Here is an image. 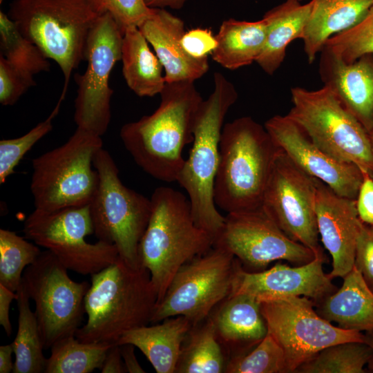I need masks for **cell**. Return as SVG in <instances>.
<instances>
[{
	"label": "cell",
	"instance_id": "6da1fadb",
	"mask_svg": "<svg viewBox=\"0 0 373 373\" xmlns=\"http://www.w3.org/2000/svg\"><path fill=\"white\" fill-rule=\"evenodd\" d=\"M161 101L151 115L125 124L119 135L135 163L153 178L176 182L184 163V148L193 140L203 98L194 82L166 83Z\"/></svg>",
	"mask_w": 373,
	"mask_h": 373
},
{
	"label": "cell",
	"instance_id": "7a4b0ae2",
	"mask_svg": "<svg viewBox=\"0 0 373 373\" xmlns=\"http://www.w3.org/2000/svg\"><path fill=\"white\" fill-rule=\"evenodd\" d=\"M157 303L149 271L119 258L91 275L84 298L87 321L75 336L86 343L117 344L126 332L151 323Z\"/></svg>",
	"mask_w": 373,
	"mask_h": 373
},
{
	"label": "cell",
	"instance_id": "3957f363",
	"mask_svg": "<svg viewBox=\"0 0 373 373\" xmlns=\"http://www.w3.org/2000/svg\"><path fill=\"white\" fill-rule=\"evenodd\" d=\"M279 150L265 126L251 117L224 124L213 188L216 207L227 213L261 207Z\"/></svg>",
	"mask_w": 373,
	"mask_h": 373
},
{
	"label": "cell",
	"instance_id": "277c9868",
	"mask_svg": "<svg viewBox=\"0 0 373 373\" xmlns=\"http://www.w3.org/2000/svg\"><path fill=\"white\" fill-rule=\"evenodd\" d=\"M150 199L151 216L138 256L140 265L149 271L158 303L178 269L210 249L215 240L195 224L189 200L181 192L160 186Z\"/></svg>",
	"mask_w": 373,
	"mask_h": 373
},
{
	"label": "cell",
	"instance_id": "5b68a950",
	"mask_svg": "<svg viewBox=\"0 0 373 373\" xmlns=\"http://www.w3.org/2000/svg\"><path fill=\"white\" fill-rule=\"evenodd\" d=\"M238 97L233 84L221 73H215L213 90L200 106L192 146L176 180L187 193L195 224L215 241L225 218L218 211L213 197L220 142L224 118Z\"/></svg>",
	"mask_w": 373,
	"mask_h": 373
},
{
	"label": "cell",
	"instance_id": "8992f818",
	"mask_svg": "<svg viewBox=\"0 0 373 373\" xmlns=\"http://www.w3.org/2000/svg\"><path fill=\"white\" fill-rule=\"evenodd\" d=\"M7 14L23 35L59 66L64 78L60 97L64 99L99 15L88 0H12Z\"/></svg>",
	"mask_w": 373,
	"mask_h": 373
},
{
	"label": "cell",
	"instance_id": "52a82bcc",
	"mask_svg": "<svg viewBox=\"0 0 373 373\" xmlns=\"http://www.w3.org/2000/svg\"><path fill=\"white\" fill-rule=\"evenodd\" d=\"M102 148L101 136L77 128L63 145L34 158L30 190L35 209L90 204L99 181L93 159Z\"/></svg>",
	"mask_w": 373,
	"mask_h": 373
},
{
	"label": "cell",
	"instance_id": "ba28073f",
	"mask_svg": "<svg viewBox=\"0 0 373 373\" xmlns=\"http://www.w3.org/2000/svg\"><path fill=\"white\" fill-rule=\"evenodd\" d=\"M93 166L99 178L89 204L94 234L114 245L119 258L137 268L142 266L138 247L150 219L151 199L122 184L115 160L103 148L96 153Z\"/></svg>",
	"mask_w": 373,
	"mask_h": 373
},
{
	"label": "cell",
	"instance_id": "9c48e42d",
	"mask_svg": "<svg viewBox=\"0 0 373 373\" xmlns=\"http://www.w3.org/2000/svg\"><path fill=\"white\" fill-rule=\"evenodd\" d=\"M293 104L287 115L321 150L357 166L373 178V155L367 131L325 87L291 89Z\"/></svg>",
	"mask_w": 373,
	"mask_h": 373
},
{
	"label": "cell",
	"instance_id": "30bf717a",
	"mask_svg": "<svg viewBox=\"0 0 373 373\" xmlns=\"http://www.w3.org/2000/svg\"><path fill=\"white\" fill-rule=\"evenodd\" d=\"M238 262L228 249L215 243L184 264L156 304L151 323L183 316L194 325L207 318L231 294Z\"/></svg>",
	"mask_w": 373,
	"mask_h": 373
},
{
	"label": "cell",
	"instance_id": "8fae6325",
	"mask_svg": "<svg viewBox=\"0 0 373 373\" xmlns=\"http://www.w3.org/2000/svg\"><path fill=\"white\" fill-rule=\"evenodd\" d=\"M25 237L51 251L69 270L92 275L119 258L114 245L86 241L94 233L89 204L52 211L35 209L25 220Z\"/></svg>",
	"mask_w": 373,
	"mask_h": 373
},
{
	"label": "cell",
	"instance_id": "7c38bea8",
	"mask_svg": "<svg viewBox=\"0 0 373 373\" xmlns=\"http://www.w3.org/2000/svg\"><path fill=\"white\" fill-rule=\"evenodd\" d=\"M68 270L46 249L23 274L21 283L35 303L44 350L75 336L85 313L84 298L90 283L73 280Z\"/></svg>",
	"mask_w": 373,
	"mask_h": 373
},
{
	"label": "cell",
	"instance_id": "4fadbf2b",
	"mask_svg": "<svg viewBox=\"0 0 373 373\" xmlns=\"http://www.w3.org/2000/svg\"><path fill=\"white\" fill-rule=\"evenodd\" d=\"M123 32L110 13L100 15L87 39L83 74H75L77 85L74 121L77 128L102 136L111 117V99L113 94L109 77L115 64L122 59Z\"/></svg>",
	"mask_w": 373,
	"mask_h": 373
},
{
	"label": "cell",
	"instance_id": "5bb4252c",
	"mask_svg": "<svg viewBox=\"0 0 373 373\" xmlns=\"http://www.w3.org/2000/svg\"><path fill=\"white\" fill-rule=\"evenodd\" d=\"M314 301L294 296L260 302L268 333L284 351L287 372L297 369L320 351L341 343L365 342L360 332L335 326L314 309Z\"/></svg>",
	"mask_w": 373,
	"mask_h": 373
},
{
	"label": "cell",
	"instance_id": "9a60e30c",
	"mask_svg": "<svg viewBox=\"0 0 373 373\" xmlns=\"http://www.w3.org/2000/svg\"><path fill=\"white\" fill-rule=\"evenodd\" d=\"M317 181L280 149L264 193L262 208L289 238L318 255H324L319 245L315 209Z\"/></svg>",
	"mask_w": 373,
	"mask_h": 373
},
{
	"label": "cell",
	"instance_id": "2e32d148",
	"mask_svg": "<svg viewBox=\"0 0 373 373\" xmlns=\"http://www.w3.org/2000/svg\"><path fill=\"white\" fill-rule=\"evenodd\" d=\"M224 217L215 243L225 247L241 263L251 268L263 269L280 260L302 265L317 256H324L289 238L262 207L228 213Z\"/></svg>",
	"mask_w": 373,
	"mask_h": 373
},
{
	"label": "cell",
	"instance_id": "e0dca14e",
	"mask_svg": "<svg viewBox=\"0 0 373 373\" xmlns=\"http://www.w3.org/2000/svg\"><path fill=\"white\" fill-rule=\"evenodd\" d=\"M264 126L275 144L301 170L324 182L336 194L356 200L363 178L357 166L336 160L321 150L287 115H274Z\"/></svg>",
	"mask_w": 373,
	"mask_h": 373
},
{
	"label": "cell",
	"instance_id": "ac0fdd59",
	"mask_svg": "<svg viewBox=\"0 0 373 373\" xmlns=\"http://www.w3.org/2000/svg\"><path fill=\"white\" fill-rule=\"evenodd\" d=\"M325 256L294 267L277 263L261 271L245 270L239 261L230 295L245 294L260 302L304 296L321 302L336 290L332 278L323 269Z\"/></svg>",
	"mask_w": 373,
	"mask_h": 373
},
{
	"label": "cell",
	"instance_id": "d6986e66",
	"mask_svg": "<svg viewBox=\"0 0 373 373\" xmlns=\"http://www.w3.org/2000/svg\"><path fill=\"white\" fill-rule=\"evenodd\" d=\"M315 209L319 237L332 260V269L328 275L332 278H343L355 261L361 222L356 200L336 194L318 180Z\"/></svg>",
	"mask_w": 373,
	"mask_h": 373
},
{
	"label": "cell",
	"instance_id": "ffe728a7",
	"mask_svg": "<svg viewBox=\"0 0 373 373\" xmlns=\"http://www.w3.org/2000/svg\"><path fill=\"white\" fill-rule=\"evenodd\" d=\"M320 52L318 71L323 86L368 132L373 126V54L346 63L325 46Z\"/></svg>",
	"mask_w": 373,
	"mask_h": 373
},
{
	"label": "cell",
	"instance_id": "44dd1931",
	"mask_svg": "<svg viewBox=\"0 0 373 373\" xmlns=\"http://www.w3.org/2000/svg\"><path fill=\"white\" fill-rule=\"evenodd\" d=\"M138 28L160 59L166 83L195 82L209 70L208 58L197 59L184 51L181 44L184 23L165 8H153Z\"/></svg>",
	"mask_w": 373,
	"mask_h": 373
},
{
	"label": "cell",
	"instance_id": "7402d4cb",
	"mask_svg": "<svg viewBox=\"0 0 373 373\" xmlns=\"http://www.w3.org/2000/svg\"><path fill=\"white\" fill-rule=\"evenodd\" d=\"M215 309L210 317L222 347L228 352L240 354L256 346L268 333L260 302L250 295H230Z\"/></svg>",
	"mask_w": 373,
	"mask_h": 373
},
{
	"label": "cell",
	"instance_id": "603a6c76",
	"mask_svg": "<svg viewBox=\"0 0 373 373\" xmlns=\"http://www.w3.org/2000/svg\"><path fill=\"white\" fill-rule=\"evenodd\" d=\"M191 327L186 317L173 316L154 325L130 330L122 336L117 344H132L138 348L157 373H174L182 343Z\"/></svg>",
	"mask_w": 373,
	"mask_h": 373
},
{
	"label": "cell",
	"instance_id": "cb8c5ba5",
	"mask_svg": "<svg viewBox=\"0 0 373 373\" xmlns=\"http://www.w3.org/2000/svg\"><path fill=\"white\" fill-rule=\"evenodd\" d=\"M340 289L321 301L317 312L347 330L373 332V291L354 265Z\"/></svg>",
	"mask_w": 373,
	"mask_h": 373
},
{
	"label": "cell",
	"instance_id": "d4e9b609",
	"mask_svg": "<svg viewBox=\"0 0 373 373\" xmlns=\"http://www.w3.org/2000/svg\"><path fill=\"white\" fill-rule=\"evenodd\" d=\"M312 8L311 0L305 4L297 0H285L263 15L267 31L263 48L256 62L267 75H272L281 66L289 44L302 39Z\"/></svg>",
	"mask_w": 373,
	"mask_h": 373
},
{
	"label": "cell",
	"instance_id": "484cf974",
	"mask_svg": "<svg viewBox=\"0 0 373 373\" xmlns=\"http://www.w3.org/2000/svg\"><path fill=\"white\" fill-rule=\"evenodd\" d=\"M311 1V14L301 39L309 64L328 39L359 22L373 6V0Z\"/></svg>",
	"mask_w": 373,
	"mask_h": 373
},
{
	"label": "cell",
	"instance_id": "4316f807",
	"mask_svg": "<svg viewBox=\"0 0 373 373\" xmlns=\"http://www.w3.org/2000/svg\"><path fill=\"white\" fill-rule=\"evenodd\" d=\"M138 27L125 29L122 46V73L128 87L137 96L160 94L166 81L163 66Z\"/></svg>",
	"mask_w": 373,
	"mask_h": 373
},
{
	"label": "cell",
	"instance_id": "83f0119b",
	"mask_svg": "<svg viewBox=\"0 0 373 373\" xmlns=\"http://www.w3.org/2000/svg\"><path fill=\"white\" fill-rule=\"evenodd\" d=\"M267 21L229 18L221 23L215 35L216 46L211 54L213 61L228 70H236L256 62L266 39Z\"/></svg>",
	"mask_w": 373,
	"mask_h": 373
},
{
	"label": "cell",
	"instance_id": "f1b7e54d",
	"mask_svg": "<svg viewBox=\"0 0 373 373\" xmlns=\"http://www.w3.org/2000/svg\"><path fill=\"white\" fill-rule=\"evenodd\" d=\"M227 361L210 316L192 325L182 343L175 373L224 372Z\"/></svg>",
	"mask_w": 373,
	"mask_h": 373
},
{
	"label": "cell",
	"instance_id": "f546056e",
	"mask_svg": "<svg viewBox=\"0 0 373 373\" xmlns=\"http://www.w3.org/2000/svg\"><path fill=\"white\" fill-rule=\"evenodd\" d=\"M18 327L15 340L13 373H41L45 372L46 360L41 333L34 311L30 307V298L22 283L18 288Z\"/></svg>",
	"mask_w": 373,
	"mask_h": 373
},
{
	"label": "cell",
	"instance_id": "4dcf8cb0",
	"mask_svg": "<svg viewBox=\"0 0 373 373\" xmlns=\"http://www.w3.org/2000/svg\"><path fill=\"white\" fill-rule=\"evenodd\" d=\"M113 345L86 343L75 336L63 338L50 347L45 373H90L100 370L106 354Z\"/></svg>",
	"mask_w": 373,
	"mask_h": 373
},
{
	"label": "cell",
	"instance_id": "1f68e13d",
	"mask_svg": "<svg viewBox=\"0 0 373 373\" xmlns=\"http://www.w3.org/2000/svg\"><path fill=\"white\" fill-rule=\"evenodd\" d=\"M0 55L23 74L33 77L50 70L49 58L19 30L7 13L0 11Z\"/></svg>",
	"mask_w": 373,
	"mask_h": 373
},
{
	"label": "cell",
	"instance_id": "d6a6232c",
	"mask_svg": "<svg viewBox=\"0 0 373 373\" xmlns=\"http://www.w3.org/2000/svg\"><path fill=\"white\" fill-rule=\"evenodd\" d=\"M372 354L370 347L365 342L334 344L320 351L296 372L363 373Z\"/></svg>",
	"mask_w": 373,
	"mask_h": 373
},
{
	"label": "cell",
	"instance_id": "836d02e7",
	"mask_svg": "<svg viewBox=\"0 0 373 373\" xmlns=\"http://www.w3.org/2000/svg\"><path fill=\"white\" fill-rule=\"evenodd\" d=\"M41 251L10 230L0 229V284L16 292L24 270Z\"/></svg>",
	"mask_w": 373,
	"mask_h": 373
},
{
	"label": "cell",
	"instance_id": "e575fe53",
	"mask_svg": "<svg viewBox=\"0 0 373 373\" xmlns=\"http://www.w3.org/2000/svg\"><path fill=\"white\" fill-rule=\"evenodd\" d=\"M227 373H285L287 372L283 350L269 334L248 353L232 356L228 360Z\"/></svg>",
	"mask_w": 373,
	"mask_h": 373
},
{
	"label": "cell",
	"instance_id": "d590c367",
	"mask_svg": "<svg viewBox=\"0 0 373 373\" xmlns=\"http://www.w3.org/2000/svg\"><path fill=\"white\" fill-rule=\"evenodd\" d=\"M324 46L346 63L373 54V6L359 22L332 36Z\"/></svg>",
	"mask_w": 373,
	"mask_h": 373
},
{
	"label": "cell",
	"instance_id": "8d00e7d4",
	"mask_svg": "<svg viewBox=\"0 0 373 373\" xmlns=\"http://www.w3.org/2000/svg\"><path fill=\"white\" fill-rule=\"evenodd\" d=\"M62 99L50 115L44 121L39 122L23 135L0 141V184L5 182L11 174L14 173L24 155L43 137L52 129V120L58 114Z\"/></svg>",
	"mask_w": 373,
	"mask_h": 373
},
{
	"label": "cell",
	"instance_id": "74e56055",
	"mask_svg": "<svg viewBox=\"0 0 373 373\" xmlns=\"http://www.w3.org/2000/svg\"><path fill=\"white\" fill-rule=\"evenodd\" d=\"M98 14L110 13L123 33L126 28L139 26L151 14L144 0H88Z\"/></svg>",
	"mask_w": 373,
	"mask_h": 373
},
{
	"label": "cell",
	"instance_id": "f35d334b",
	"mask_svg": "<svg viewBox=\"0 0 373 373\" xmlns=\"http://www.w3.org/2000/svg\"><path fill=\"white\" fill-rule=\"evenodd\" d=\"M36 82L33 77L23 74L0 55V103L3 106L15 104Z\"/></svg>",
	"mask_w": 373,
	"mask_h": 373
},
{
	"label": "cell",
	"instance_id": "ab89813d",
	"mask_svg": "<svg viewBox=\"0 0 373 373\" xmlns=\"http://www.w3.org/2000/svg\"><path fill=\"white\" fill-rule=\"evenodd\" d=\"M354 265L370 287H373V225L360 222Z\"/></svg>",
	"mask_w": 373,
	"mask_h": 373
},
{
	"label": "cell",
	"instance_id": "60d3db41",
	"mask_svg": "<svg viewBox=\"0 0 373 373\" xmlns=\"http://www.w3.org/2000/svg\"><path fill=\"white\" fill-rule=\"evenodd\" d=\"M181 44L189 56L202 59L211 55L216 46V39L210 29L196 28L185 31Z\"/></svg>",
	"mask_w": 373,
	"mask_h": 373
},
{
	"label": "cell",
	"instance_id": "b9f144b4",
	"mask_svg": "<svg viewBox=\"0 0 373 373\" xmlns=\"http://www.w3.org/2000/svg\"><path fill=\"white\" fill-rule=\"evenodd\" d=\"M356 207L360 220L373 225V178L367 173H363L356 198Z\"/></svg>",
	"mask_w": 373,
	"mask_h": 373
},
{
	"label": "cell",
	"instance_id": "7bdbcfd3",
	"mask_svg": "<svg viewBox=\"0 0 373 373\" xmlns=\"http://www.w3.org/2000/svg\"><path fill=\"white\" fill-rule=\"evenodd\" d=\"M17 293L0 284V324L6 334L12 333V325L10 320V306L13 300H16Z\"/></svg>",
	"mask_w": 373,
	"mask_h": 373
},
{
	"label": "cell",
	"instance_id": "ee69618b",
	"mask_svg": "<svg viewBox=\"0 0 373 373\" xmlns=\"http://www.w3.org/2000/svg\"><path fill=\"white\" fill-rule=\"evenodd\" d=\"M100 370L102 373L126 372L119 345L114 344L110 347Z\"/></svg>",
	"mask_w": 373,
	"mask_h": 373
},
{
	"label": "cell",
	"instance_id": "f6af8a7d",
	"mask_svg": "<svg viewBox=\"0 0 373 373\" xmlns=\"http://www.w3.org/2000/svg\"><path fill=\"white\" fill-rule=\"evenodd\" d=\"M135 347L132 344L120 345L122 358L126 372L144 373V370L140 365L135 354Z\"/></svg>",
	"mask_w": 373,
	"mask_h": 373
},
{
	"label": "cell",
	"instance_id": "bcb514c9",
	"mask_svg": "<svg viewBox=\"0 0 373 373\" xmlns=\"http://www.w3.org/2000/svg\"><path fill=\"white\" fill-rule=\"evenodd\" d=\"M14 348L12 343L0 346V373L12 372Z\"/></svg>",
	"mask_w": 373,
	"mask_h": 373
},
{
	"label": "cell",
	"instance_id": "7dc6e473",
	"mask_svg": "<svg viewBox=\"0 0 373 373\" xmlns=\"http://www.w3.org/2000/svg\"><path fill=\"white\" fill-rule=\"evenodd\" d=\"M150 8H166L180 10L188 0H144Z\"/></svg>",
	"mask_w": 373,
	"mask_h": 373
},
{
	"label": "cell",
	"instance_id": "c3c4849f",
	"mask_svg": "<svg viewBox=\"0 0 373 373\" xmlns=\"http://www.w3.org/2000/svg\"><path fill=\"white\" fill-rule=\"evenodd\" d=\"M365 343L371 348L372 354L367 363L368 369L373 370V332H366L365 334Z\"/></svg>",
	"mask_w": 373,
	"mask_h": 373
},
{
	"label": "cell",
	"instance_id": "681fc988",
	"mask_svg": "<svg viewBox=\"0 0 373 373\" xmlns=\"http://www.w3.org/2000/svg\"><path fill=\"white\" fill-rule=\"evenodd\" d=\"M368 134H369V137H370L371 149H372V155H373V126L371 128V129L368 131Z\"/></svg>",
	"mask_w": 373,
	"mask_h": 373
},
{
	"label": "cell",
	"instance_id": "f907efd6",
	"mask_svg": "<svg viewBox=\"0 0 373 373\" xmlns=\"http://www.w3.org/2000/svg\"><path fill=\"white\" fill-rule=\"evenodd\" d=\"M297 1H300H300H305V0H297Z\"/></svg>",
	"mask_w": 373,
	"mask_h": 373
},
{
	"label": "cell",
	"instance_id": "816d5d0a",
	"mask_svg": "<svg viewBox=\"0 0 373 373\" xmlns=\"http://www.w3.org/2000/svg\"><path fill=\"white\" fill-rule=\"evenodd\" d=\"M370 288L372 289V291H373V287H370Z\"/></svg>",
	"mask_w": 373,
	"mask_h": 373
}]
</instances>
